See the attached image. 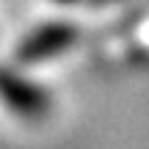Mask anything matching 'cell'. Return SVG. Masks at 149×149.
Segmentation results:
<instances>
[{"instance_id": "cell-4", "label": "cell", "mask_w": 149, "mask_h": 149, "mask_svg": "<svg viewBox=\"0 0 149 149\" xmlns=\"http://www.w3.org/2000/svg\"><path fill=\"white\" fill-rule=\"evenodd\" d=\"M61 3H72V0H61Z\"/></svg>"}, {"instance_id": "cell-3", "label": "cell", "mask_w": 149, "mask_h": 149, "mask_svg": "<svg viewBox=\"0 0 149 149\" xmlns=\"http://www.w3.org/2000/svg\"><path fill=\"white\" fill-rule=\"evenodd\" d=\"M97 3H113V0H97Z\"/></svg>"}, {"instance_id": "cell-1", "label": "cell", "mask_w": 149, "mask_h": 149, "mask_svg": "<svg viewBox=\"0 0 149 149\" xmlns=\"http://www.w3.org/2000/svg\"><path fill=\"white\" fill-rule=\"evenodd\" d=\"M77 42V31L69 22H50V25L36 28L33 33H28L25 42L17 50V58L22 64H39L47 61L53 55H61Z\"/></svg>"}, {"instance_id": "cell-2", "label": "cell", "mask_w": 149, "mask_h": 149, "mask_svg": "<svg viewBox=\"0 0 149 149\" xmlns=\"http://www.w3.org/2000/svg\"><path fill=\"white\" fill-rule=\"evenodd\" d=\"M0 100L22 119H42L50 111V97L39 86L28 83L25 77L8 69H0Z\"/></svg>"}]
</instances>
